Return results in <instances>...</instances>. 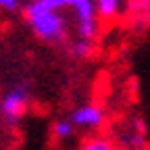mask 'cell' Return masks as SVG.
<instances>
[{"instance_id": "1", "label": "cell", "mask_w": 150, "mask_h": 150, "mask_svg": "<svg viewBox=\"0 0 150 150\" xmlns=\"http://www.w3.org/2000/svg\"><path fill=\"white\" fill-rule=\"evenodd\" d=\"M71 0H31L23 4V15L31 31L44 42H63L67 35V21L61 15Z\"/></svg>"}, {"instance_id": "2", "label": "cell", "mask_w": 150, "mask_h": 150, "mask_svg": "<svg viewBox=\"0 0 150 150\" xmlns=\"http://www.w3.org/2000/svg\"><path fill=\"white\" fill-rule=\"evenodd\" d=\"M29 100H31V94H29V88L25 83L8 90L0 98V119H2V123L11 129L19 127V123L23 121L25 112H27Z\"/></svg>"}, {"instance_id": "3", "label": "cell", "mask_w": 150, "mask_h": 150, "mask_svg": "<svg viewBox=\"0 0 150 150\" xmlns=\"http://www.w3.org/2000/svg\"><path fill=\"white\" fill-rule=\"evenodd\" d=\"M123 17L134 31H144L150 27V0H129L123 2Z\"/></svg>"}, {"instance_id": "4", "label": "cell", "mask_w": 150, "mask_h": 150, "mask_svg": "<svg viewBox=\"0 0 150 150\" xmlns=\"http://www.w3.org/2000/svg\"><path fill=\"white\" fill-rule=\"evenodd\" d=\"M71 125L73 127H88V129H96L104 123V110L98 104H83L77 106L71 112Z\"/></svg>"}, {"instance_id": "5", "label": "cell", "mask_w": 150, "mask_h": 150, "mask_svg": "<svg viewBox=\"0 0 150 150\" xmlns=\"http://www.w3.org/2000/svg\"><path fill=\"white\" fill-rule=\"evenodd\" d=\"M96 6V17L98 21H117V19L123 15V2L121 0H96L94 2Z\"/></svg>"}, {"instance_id": "6", "label": "cell", "mask_w": 150, "mask_h": 150, "mask_svg": "<svg viewBox=\"0 0 150 150\" xmlns=\"http://www.w3.org/2000/svg\"><path fill=\"white\" fill-rule=\"evenodd\" d=\"M69 8L75 15V21L81 23L88 19H98L96 17V6H94V0H71Z\"/></svg>"}, {"instance_id": "7", "label": "cell", "mask_w": 150, "mask_h": 150, "mask_svg": "<svg viewBox=\"0 0 150 150\" xmlns=\"http://www.w3.org/2000/svg\"><path fill=\"white\" fill-rule=\"evenodd\" d=\"M79 150H117L115 142L108 140V138H102V136H96V138H88Z\"/></svg>"}, {"instance_id": "8", "label": "cell", "mask_w": 150, "mask_h": 150, "mask_svg": "<svg viewBox=\"0 0 150 150\" xmlns=\"http://www.w3.org/2000/svg\"><path fill=\"white\" fill-rule=\"evenodd\" d=\"M71 54L75 59H90L94 54V42H88V40H79L71 44Z\"/></svg>"}, {"instance_id": "9", "label": "cell", "mask_w": 150, "mask_h": 150, "mask_svg": "<svg viewBox=\"0 0 150 150\" xmlns=\"http://www.w3.org/2000/svg\"><path fill=\"white\" fill-rule=\"evenodd\" d=\"M71 134H73V125L69 119H59L52 123V136L56 140H67L71 138Z\"/></svg>"}, {"instance_id": "10", "label": "cell", "mask_w": 150, "mask_h": 150, "mask_svg": "<svg viewBox=\"0 0 150 150\" xmlns=\"http://www.w3.org/2000/svg\"><path fill=\"white\" fill-rule=\"evenodd\" d=\"M19 11H23V4L19 0H0V13L13 15V13H19Z\"/></svg>"}]
</instances>
